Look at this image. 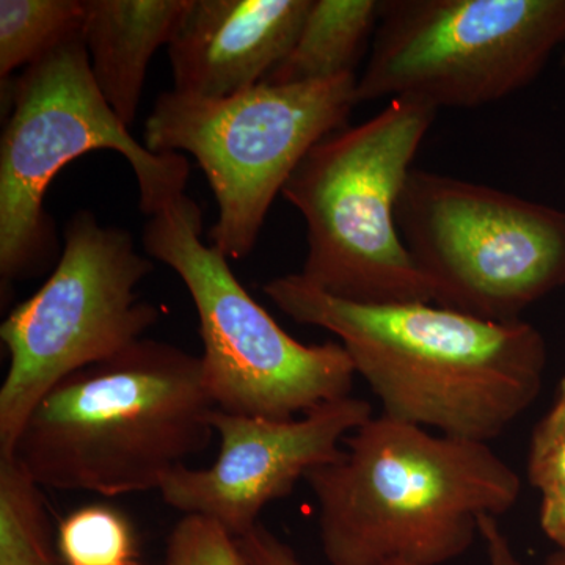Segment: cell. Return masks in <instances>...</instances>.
Wrapping results in <instances>:
<instances>
[{"mask_svg":"<svg viewBox=\"0 0 565 565\" xmlns=\"http://www.w3.org/2000/svg\"><path fill=\"white\" fill-rule=\"evenodd\" d=\"M479 534L486 546L487 563L489 565H525L516 556L514 546L508 534L501 530L497 516L484 515L479 522ZM544 565H565L564 550H557L546 557Z\"/></svg>","mask_w":565,"mask_h":565,"instance_id":"obj_21","label":"cell"},{"mask_svg":"<svg viewBox=\"0 0 565 565\" xmlns=\"http://www.w3.org/2000/svg\"><path fill=\"white\" fill-rule=\"evenodd\" d=\"M263 291L294 321L338 337L382 415L397 422L489 444L541 393L546 344L523 319L484 321L435 303L345 302L299 274Z\"/></svg>","mask_w":565,"mask_h":565,"instance_id":"obj_1","label":"cell"},{"mask_svg":"<svg viewBox=\"0 0 565 565\" xmlns=\"http://www.w3.org/2000/svg\"><path fill=\"white\" fill-rule=\"evenodd\" d=\"M11 95L0 143L2 294L50 263L54 223L44 196L54 178L87 152L122 154L139 184L140 210L150 217L185 195L188 159L152 152L134 139L93 79L82 33L22 71Z\"/></svg>","mask_w":565,"mask_h":565,"instance_id":"obj_5","label":"cell"},{"mask_svg":"<svg viewBox=\"0 0 565 565\" xmlns=\"http://www.w3.org/2000/svg\"><path fill=\"white\" fill-rule=\"evenodd\" d=\"M202 356L137 341L55 385L10 456L41 487L102 497L161 489L214 437Z\"/></svg>","mask_w":565,"mask_h":565,"instance_id":"obj_3","label":"cell"},{"mask_svg":"<svg viewBox=\"0 0 565 565\" xmlns=\"http://www.w3.org/2000/svg\"><path fill=\"white\" fill-rule=\"evenodd\" d=\"M356 74L308 84L262 82L225 98L163 92L145 122L152 152H189L206 174L217 222L212 245L228 259L250 255L275 196L305 156L344 128Z\"/></svg>","mask_w":565,"mask_h":565,"instance_id":"obj_6","label":"cell"},{"mask_svg":"<svg viewBox=\"0 0 565 565\" xmlns=\"http://www.w3.org/2000/svg\"><path fill=\"white\" fill-rule=\"evenodd\" d=\"M0 565H55L41 486L14 456H0Z\"/></svg>","mask_w":565,"mask_h":565,"instance_id":"obj_16","label":"cell"},{"mask_svg":"<svg viewBox=\"0 0 565 565\" xmlns=\"http://www.w3.org/2000/svg\"><path fill=\"white\" fill-rule=\"evenodd\" d=\"M237 544L247 565H302L291 546L285 544L263 525H256L243 537L237 539ZM384 565L414 564L405 561H390Z\"/></svg>","mask_w":565,"mask_h":565,"instance_id":"obj_20","label":"cell"},{"mask_svg":"<svg viewBox=\"0 0 565 565\" xmlns=\"http://www.w3.org/2000/svg\"><path fill=\"white\" fill-rule=\"evenodd\" d=\"M377 0H311L291 51L266 77L269 84H308L355 74L381 17Z\"/></svg>","mask_w":565,"mask_h":565,"instance_id":"obj_14","label":"cell"},{"mask_svg":"<svg viewBox=\"0 0 565 565\" xmlns=\"http://www.w3.org/2000/svg\"><path fill=\"white\" fill-rule=\"evenodd\" d=\"M85 0H2L0 77L29 68L81 35Z\"/></svg>","mask_w":565,"mask_h":565,"instance_id":"obj_15","label":"cell"},{"mask_svg":"<svg viewBox=\"0 0 565 565\" xmlns=\"http://www.w3.org/2000/svg\"><path fill=\"white\" fill-rule=\"evenodd\" d=\"M311 0H191L169 46L174 92L225 98L266 77L291 51Z\"/></svg>","mask_w":565,"mask_h":565,"instance_id":"obj_12","label":"cell"},{"mask_svg":"<svg viewBox=\"0 0 565 565\" xmlns=\"http://www.w3.org/2000/svg\"><path fill=\"white\" fill-rule=\"evenodd\" d=\"M565 41V0H385L359 103L475 109L522 90Z\"/></svg>","mask_w":565,"mask_h":565,"instance_id":"obj_10","label":"cell"},{"mask_svg":"<svg viewBox=\"0 0 565 565\" xmlns=\"http://www.w3.org/2000/svg\"><path fill=\"white\" fill-rule=\"evenodd\" d=\"M189 7L191 0H85L82 36L93 79L128 128L152 55L169 46Z\"/></svg>","mask_w":565,"mask_h":565,"instance_id":"obj_13","label":"cell"},{"mask_svg":"<svg viewBox=\"0 0 565 565\" xmlns=\"http://www.w3.org/2000/svg\"><path fill=\"white\" fill-rule=\"evenodd\" d=\"M63 565H139L128 516L107 504H90L66 515L58 526Z\"/></svg>","mask_w":565,"mask_h":565,"instance_id":"obj_17","label":"cell"},{"mask_svg":"<svg viewBox=\"0 0 565 565\" xmlns=\"http://www.w3.org/2000/svg\"><path fill=\"white\" fill-rule=\"evenodd\" d=\"M203 214L182 195L152 215L143 247L180 275L199 315L207 392L226 414L292 419L351 396L355 367L343 344H303L245 291L228 258L203 244Z\"/></svg>","mask_w":565,"mask_h":565,"instance_id":"obj_7","label":"cell"},{"mask_svg":"<svg viewBox=\"0 0 565 565\" xmlns=\"http://www.w3.org/2000/svg\"><path fill=\"white\" fill-rule=\"evenodd\" d=\"M435 115L422 99H390L375 117L330 134L305 156L281 193L307 225L299 275L308 285L352 303H434L396 207Z\"/></svg>","mask_w":565,"mask_h":565,"instance_id":"obj_4","label":"cell"},{"mask_svg":"<svg viewBox=\"0 0 565 565\" xmlns=\"http://www.w3.org/2000/svg\"><path fill=\"white\" fill-rule=\"evenodd\" d=\"M367 401L345 396L292 419L226 414L215 408L221 438L210 468L181 465L162 482L163 501L184 515L221 525L234 539L259 525L263 509L289 497L300 479L343 455L345 437L373 418Z\"/></svg>","mask_w":565,"mask_h":565,"instance_id":"obj_11","label":"cell"},{"mask_svg":"<svg viewBox=\"0 0 565 565\" xmlns=\"http://www.w3.org/2000/svg\"><path fill=\"white\" fill-rule=\"evenodd\" d=\"M330 565H445L473 546L482 516L508 514L522 481L484 441L373 416L343 455L305 476Z\"/></svg>","mask_w":565,"mask_h":565,"instance_id":"obj_2","label":"cell"},{"mask_svg":"<svg viewBox=\"0 0 565 565\" xmlns=\"http://www.w3.org/2000/svg\"><path fill=\"white\" fill-rule=\"evenodd\" d=\"M564 65H565V54H564Z\"/></svg>","mask_w":565,"mask_h":565,"instance_id":"obj_23","label":"cell"},{"mask_svg":"<svg viewBox=\"0 0 565 565\" xmlns=\"http://www.w3.org/2000/svg\"><path fill=\"white\" fill-rule=\"evenodd\" d=\"M396 221L440 307L522 321L531 305L565 286V211L414 169Z\"/></svg>","mask_w":565,"mask_h":565,"instance_id":"obj_9","label":"cell"},{"mask_svg":"<svg viewBox=\"0 0 565 565\" xmlns=\"http://www.w3.org/2000/svg\"><path fill=\"white\" fill-rule=\"evenodd\" d=\"M63 239L54 273L0 327L10 359L0 388V456L13 452L29 416L55 385L131 348L161 319L137 292L154 266L129 232L81 210L66 222Z\"/></svg>","mask_w":565,"mask_h":565,"instance_id":"obj_8","label":"cell"},{"mask_svg":"<svg viewBox=\"0 0 565 565\" xmlns=\"http://www.w3.org/2000/svg\"><path fill=\"white\" fill-rule=\"evenodd\" d=\"M527 481L541 493L565 484V377L559 382L555 403L531 437Z\"/></svg>","mask_w":565,"mask_h":565,"instance_id":"obj_19","label":"cell"},{"mask_svg":"<svg viewBox=\"0 0 565 565\" xmlns=\"http://www.w3.org/2000/svg\"><path fill=\"white\" fill-rule=\"evenodd\" d=\"M166 565H247L237 539L199 515H184L167 541Z\"/></svg>","mask_w":565,"mask_h":565,"instance_id":"obj_18","label":"cell"},{"mask_svg":"<svg viewBox=\"0 0 565 565\" xmlns=\"http://www.w3.org/2000/svg\"><path fill=\"white\" fill-rule=\"evenodd\" d=\"M539 520L546 537L565 552V484L542 492Z\"/></svg>","mask_w":565,"mask_h":565,"instance_id":"obj_22","label":"cell"}]
</instances>
